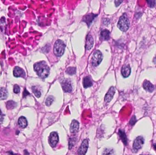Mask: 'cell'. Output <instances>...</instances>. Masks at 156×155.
I'll use <instances>...</instances> for the list:
<instances>
[{
	"mask_svg": "<svg viewBox=\"0 0 156 155\" xmlns=\"http://www.w3.org/2000/svg\"><path fill=\"white\" fill-rule=\"evenodd\" d=\"M34 69L37 75L42 79L47 78L50 74V67L45 61H40L35 64Z\"/></svg>",
	"mask_w": 156,
	"mask_h": 155,
	"instance_id": "6da1fadb",
	"label": "cell"
},
{
	"mask_svg": "<svg viewBox=\"0 0 156 155\" xmlns=\"http://www.w3.org/2000/svg\"><path fill=\"white\" fill-rule=\"evenodd\" d=\"M117 26L121 31L123 32L128 31L130 26V22L125 14H123L119 19Z\"/></svg>",
	"mask_w": 156,
	"mask_h": 155,
	"instance_id": "7a4b0ae2",
	"label": "cell"
},
{
	"mask_svg": "<svg viewBox=\"0 0 156 155\" xmlns=\"http://www.w3.org/2000/svg\"><path fill=\"white\" fill-rule=\"evenodd\" d=\"M65 44L62 40H57L55 42L54 48V54L57 57L62 56L65 50Z\"/></svg>",
	"mask_w": 156,
	"mask_h": 155,
	"instance_id": "3957f363",
	"label": "cell"
},
{
	"mask_svg": "<svg viewBox=\"0 0 156 155\" xmlns=\"http://www.w3.org/2000/svg\"><path fill=\"white\" fill-rule=\"evenodd\" d=\"M103 59L102 53L100 51L97 50L95 51L93 55L92 58V64L94 67L98 66L101 63Z\"/></svg>",
	"mask_w": 156,
	"mask_h": 155,
	"instance_id": "277c9868",
	"label": "cell"
},
{
	"mask_svg": "<svg viewBox=\"0 0 156 155\" xmlns=\"http://www.w3.org/2000/svg\"><path fill=\"white\" fill-rule=\"evenodd\" d=\"M144 143V139L143 137H136L133 144V150L134 152H136L142 148Z\"/></svg>",
	"mask_w": 156,
	"mask_h": 155,
	"instance_id": "5b68a950",
	"label": "cell"
},
{
	"mask_svg": "<svg viewBox=\"0 0 156 155\" xmlns=\"http://www.w3.org/2000/svg\"><path fill=\"white\" fill-rule=\"evenodd\" d=\"M59 140L58 134L56 132H53L51 133L49 137V143L52 148H54L57 144Z\"/></svg>",
	"mask_w": 156,
	"mask_h": 155,
	"instance_id": "8992f818",
	"label": "cell"
},
{
	"mask_svg": "<svg viewBox=\"0 0 156 155\" xmlns=\"http://www.w3.org/2000/svg\"><path fill=\"white\" fill-rule=\"evenodd\" d=\"M89 146V143L87 139H85L83 141L81 145L80 146V148L78 150V155H85L87 150Z\"/></svg>",
	"mask_w": 156,
	"mask_h": 155,
	"instance_id": "52a82bcc",
	"label": "cell"
},
{
	"mask_svg": "<svg viewBox=\"0 0 156 155\" xmlns=\"http://www.w3.org/2000/svg\"><path fill=\"white\" fill-rule=\"evenodd\" d=\"M63 89L65 92H71L72 91L71 83V81L68 79H65L63 80L61 83Z\"/></svg>",
	"mask_w": 156,
	"mask_h": 155,
	"instance_id": "ba28073f",
	"label": "cell"
},
{
	"mask_svg": "<svg viewBox=\"0 0 156 155\" xmlns=\"http://www.w3.org/2000/svg\"><path fill=\"white\" fill-rule=\"evenodd\" d=\"M115 92V88L112 86L110 88L108 92L106 94V96L104 97V101L106 102H111Z\"/></svg>",
	"mask_w": 156,
	"mask_h": 155,
	"instance_id": "9c48e42d",
	"label": "cell"
},
{
	"mask_svg": "<svg viewBox=\"0 0 156 155\" xmlns=\"http://www.w3.org/2000/svg\"><path fill=\"white\" fill-rule=\"evenodd\" d=\"M143 88L150 92H153L155 89V87L154 85L150 82L149 81L147 80H145L143 82Z\"/></svg>",
	"mask_w": 156,
	"mask_h": 155,
	"instance_id": "30bf717a",
	"label": "cell"
},
{
	"mask_svg": "<svg viewBox=\"0 0 156 155\" xmlns=\"http://www.w3.org/2000/svg\"><path fill=\"white\" fill-rule=\"evenodd\" d=\"M13 74L16 77H22L25 78L26 76L25 72L23 69L19 67H16L13 71Z\"/></svg>",
	"mask_w": 156,
	"mask_h": 155,
	"instance_id": "8fae6325",
	"label": "cell"
},
{
	"mask_svg": "<svg viewBox=\"0 0 156 155\" xmlns=\"http://www.w3.org/2000/svg\"><path fill=\"white\" fill-rule=\"evenodd\" d=\"M121 72L122 76L124 78H128L131 74V69L129 65H125L123 66L121 70Z\"/></svg>",
	"mask_w": 156,
	"mask_h": 155,
	"instance_id": "7c38bea8",
	"label": "cell"
},
{
	"mask_svg": "<svg viewBox=\"0 0 156 155\" xmlns=\"http://www.w3.org/2000/svg\"><path fill=\"white\" fill-rule=\"evenodd\" d=\"M97 15L94 14H89L85 16L84 18H83V21H84V22L87 23L88 26H90V24L92 23L94 19L96 17Z\"/></svg>",
	"mask_w": 156,
	"mask_h": 155,
	"instance_id": "4fadbf2b",
	"label": "cell"
},
{
	"mask_svg": "<svg viewBox=\"0 0 156 155\" xmlns=\"http://www.w3.org/2000/svg\"><path fill=\"white\" fill-rule=\"evenodd\" d=\"M79 129V123L77 121L74 120L72 121L70 127L71 132L72 133H76Z\"/></svg>",
	"mask_w": 156,
	"mask_h": 155,
	"instance_id": "5bb4252c",
	"label": "cell"
},
{
	"mask_svg": "<svg viewBox=\"0 0 156 155\" xmlns=\"http://www.w3.org/2000/svg\"><path fill=\"white\" fill-rule=\"evenodd\" d=\"M94 40L91 35H88L86 42L85 47L87 50L91 49L93 46Z\"/></svg>",
	"mask_w": 156,
	"mask_h": 155,
	"instance_id": "9a60e30c",
	"label": "cell"
},
{
	"mask_svg": "<svg viewBox=\"0 0 156 155\" xmlns=\"http://www.w3.org/2000/svg\"><path fill=\"white\" fill-rule=\"evenodd\" d=\"M18 124L19 127L22 128H24L28 126V121L25 117H21L18 119Z\"/></svg>",
	"mask_w": 156,
	"mask_h": 155,
	"instance_id": "2e32d148",
	"label": "cell"
},
{
	"mask_svg": "<svg viewBox=\"0 0 156 155\" xmlns=\"http://www.w3.org/2000/svg\"><path fill=\"white\" fill-rule=\"evenodd\" d=\"M8 96L7 90L4 88H0V100H4Z\"/></svg>",
	"mask_w": 156,
	"mask_h": 155,
	"instance_id": "e0dca14e",
	"label": "cell"
},
{
	"mask_svg": "<svg viewBox=\"0 0 156 155\" xmlns=\"http://www.w3.org/2000/svg\"><path fill=\"white\" fill-rule=\"evenodd\" d=\"M93 85L92 81L91 78L90 77H86L83 80V86L85 88H89Z\"/></svg>",
	"mask_w": 156,
	"mask_h": 155,
	"instance_id": "ac0fdd59",
	"label": "cell"
},
{
	"mask_svg": "<svg viewBox=\"0 0 156 155\" xmlns=\"http://www.w3.org/2000/svg\"><path fill=\"white\" fill-rule=\"evenodd\" d=\"M101 38L104 40H108L110 38V33L107 30H104L100 33Z\"/></svg>",
	"mask_w": 156,
	"mask_h": 155,
	"instance_id": "d6986e66",
	"label": "cell"
},
{
	"mask_svg": "<svg viewBox=\"0 0 156 155\" xmlns=\"http://www.w3.org/2000/svg\"><path fill=\"white\" fill-rule=\"evenodd\" d=\"M119 135L121 140H122L124 144L125 145H126L128 143V139H127L125 132L123 130H120L119 131Z\"/></svg>",
	"mask_w": 156,
	"mask_h": 155,
	"instance_id": "ffe728a7",
	"label": "cell"
},
{
	"mask_svg": "<svg viewBox=\"0 0 156 155\" xmlns=\"http://www.w3.org/2000/svg\"><path fill=\"white\" fill-rule=\"evenodd\" d=\"M66 72L69 75H73L75 74L76 73V68L74 67H69L67 68Z\"/></svg>",
	"mask_w": 156,
	"mask_h": 155,
	"instance_id": "44dd1931",
	"label": "cell"
},
{
	"mask_svg": "<svg viewBox=\"0 0 156 155\" xmlns=\"http://www.w3.org/2000/svg\"><path fill=\"white\" fill-rule=\"evenodd\" d=\"M32 90L33 92L34 95H35V96L37 98L40 97L41 95V92H40L38 88H37L36 86H33L32 88Z\"/></svg>",
	"mask_w": 156,
	"mask_h": 155,
	"instance_id": "7402d4cb",
	"label": "cell"
},
{
	"mask_svg": "<svg viewBox=\"0 0 156 155\" xmlns=\"http://www.w3.org/2000/svg\"><path fill=\"white\" fill-rule=\"evenodd\" d=\"M102 155H115L114 151L112 149H104Z\"/></svg>",
	"mask_w": 156,
	"mask_h": 155,
	"instance_id": "603a6c76",
	"label": "cell"
},
{
	"mask_svg": "<svg viewBox=\"0 0 156 155\" xmlns=\"http://www.w3.org/2000/svg\"><path fill=\"white\" fill-rule=\"evenodd\" d=\"M16 104L13 101H8L7 103V108L8 109H12L16 107Z\"/></svg>",
	"mask_w": 156,
	"mask_h": 155,
	"instance_id": "cb8c5ba5",
	"label": "cell"
},
{
	"mask_svg": "<svg viewBox=\"0 0 156 155\" xmlns=\"http://www.w3.org/2000/svg\"><path fill=\"white\" fill-rule=\"evenodd\" d=\"M54 98L53 96H48L46 100V102H45L46 105L47 106H50L52 104L53 102H54Z\"/></svg>",
	"mask_w": 156,
	"mask_h": 155,
	"instance_id": "d4e9b609",
	"label": "cell"
},
{
	"mask_svg": "<svg viewBox=\"0 0 156 155\" xmlns=\"http://www.w3.org/2000/svg\"><path fill=\"white\" fill-rule=\"evenodd\" d=\"M76 141V139L75 138H71L69 141V149H71L73 148V146L75 145V142Z\"/></svg>",
	"mask_w": 156,
	"mask_h": 155,
	"instance_id": "484cf974",
	"label": "cell"
},
{
	"mask_svg": "<svg viewBox=\"0 0 156 155\" xmlns=\"http://www.w3.org/2000/svg\"><path fill=\"white\" fill-rule=\"evenodd\" d=\"M13 91L15 93L18 94V93H19V92L20 91V88L17 85H15L14 86V89H13Z\"/></svg>",
	"mask_w": 156,
	"mask_h": 155,
	"instance_id": "4316f807",
	"label": "cell"
},
{
	"mask_svg": "<svg viewBox=\"0 0 156 155\" xmlns=\"http://www.w3.org/2000/svg\"><path fill=\"white\" fill-rule=\"evenodd\" d=\"M147 2L149 6L151 8L154 7L156 4V1H147Z\"/></svg>",
	"mask_w": 156,
	"mask_h": 155,
	"instance_id": "83f0119b",
	"label": "cell"
},
{
	"mask_svg": "<svg viewBox=\"0 0 156 155\" xmlns=\"http://www.w3.org/2000/svg\"><path fill=\"white\" fill-rule=\"evenodd\" d=\"M136 121V119L135 116H133L132 118V119H131V120H130V125H131L132 126H133L135 123Z\"/></svg>",
	"mask_w": 156,
	"mask_h": 155,
	"instance_id": "f1b7e54d",
	"label": "cell"
},
{
	"mask_svg": "<svg viewBox=\"0 0 156 155\" xmlns=\"http://www.w3.org/2000/svg\"><path fill=\"white\" fill-rule=\"evenodd\" d=\"M4 120L3 114H2L1 110L0 109V124H1Z\"/></svg>",
	"mask_w": 156,
	"mask_h": 155,
	"instance_id": "f546056e",
	"label": "cell"
},
{
	"mask_svg": "<svg viewBox=\"0 0 156 155\" xmlns=\"http://www.w3.org/2000/svg\"><path fill=\"white\" fill-rule=\"evenodd\" d=\"M122 2H123L122 1H115V6H116V7L119 6V5L121 4V3H122Z\"/></svg>",
	"mask_w": 156,
	"mask_h": 155,
	"instance_id": "4dcf8cb0",
	"label": "cell"
},
{
	"mask_svg": "<svg viewBox=\"0 0 156 155\" xmlns=\"http://www.w3.org/2000/svg\"><path fill=\"white\" fill-rule=\"evenodd\" d=\"M153 148L156 151V144H153Z\"/></svg>",
	"mask_w": 156,
	"mask_h": 155,
	"instance_id": "1f68e13d",
	"label": "cell"
},
{
	"mask_svg": "<svg viewBox=\"0 0 156 155\" xmlns=\"http://www.w3.org/2000/svg\"></svg>",
	"mask_w": 156,
	"mask_h": 155,
	"instance_id": "d6a6232c",
	"label": "cell"
}]
</instances>
